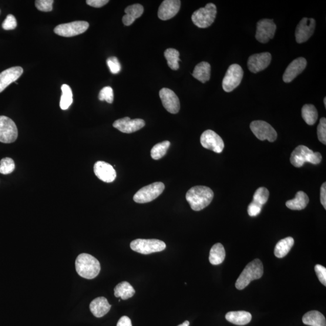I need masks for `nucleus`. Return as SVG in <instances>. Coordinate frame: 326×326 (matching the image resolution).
Segmentation results:
<instances>
[{"label": "nucleus", "instance_id": "6", "mask_svg": "<svg viewBox=\"0 0 326 326\" xmlns=\"http://www.w3.org/2000/svg\"><path fill=\"white\" fill-rule=\"evenodd\" d=\"M130 247L131 249L137 253L149 254L165 250L166 245L160 240L138 238L131 242Z\"/></svg>", "mask_w": 326, "mask_h": 326}, {"label": "nucleus", "instance_id": "15", "mask_svg": "<svg viewBox=\"0 0 326 326\" xmlns=\"http://www.w3.org/2000/svg\"><path fill=\"white\" fill-rule=\"evenodd\" d=\"M271 59V55L268 52L254 54L248 59V69L251 72L253 73H257L263 71L270 66Z\"/></svg>", "mask_w": 326, "mask_h": 326}, {"label": "nucleus", "instance_id": "20", "mask_svg": "<svg viewBox=\"0 0 326 326\" xmlns=\"http://www.w3.org/2000/svg\"><path fill=\"white\" fill-rule=\"evenodd\" d=\"M180 7V0H165L160 6L158 16L163 21L172 18L179 12Z\"/></svg>", "mask_w": 326, "mask_h": 326}, {"label": "nucleus", "instance_id": "40", "mask_svg": "<svg viewBox=\"0 0 326 326\" xmlns=\"http://www.w3.org/2000/svg\"><path fill=\"white\" fill-rule=\"evenodd\" d=\"M107 66H108L110 72L114 75H117L121 70V66L118 59L115 56L110 57L106 60Z\"/></svg>", "mask_w": 326, "mask_h": 326}, {"label": "nucleus", "instance_id": "10", "mask_svg": "<svg viewBox=\"0 0 326 326\" xmlns=\"http://www.w3.org/2000/svg\"><path fill=\"white\" fill-rule=\"evenodd\" d=\"M18 135L15 122L8 117L0 116V142L12 143L17 139Z\"/></svg>", "mask_w": 326, "mask_h": 326}, {"label": "nucleus", "instance_id": "29", "mask_svg": "<svg viewBox=\"0 0 326 326\" xmlns=\"http://www.w3.org/2000/svg\"><path fill=\"white\" fill-rule=\"evenodd\" d=\"M294 238L288 237L281 240L275 245L274 254L278 258H283L286 256L293 247Z\"/></svg>", "mask_w": 326, "mask_h": 326}, {"label": "nucleus", "instance_id": "19", "mask_svg": "<svg viewBox=\"0 0 326 326\" xmlns=\"http://www.w3.org/2000/svg\"><path fill=\"white\" fill-rule=\"evenodd\" d=\"M307 66V60L302 57L294 59L286 69L283 76L285 83H290L304 71Z\"/></svg>", "mask_w": 326, "mask_h": 326}, {"label": "nucleus", "instance_id": "17", "mask_svg": "<svg viewBox=\"0 0 326 326\" xmlns=\"http://www.w3.org/2000/svg\"><path fill=\"white\" fill-rule=\"evenodd\" d=\"M144 126H145V122L143 119L132 120L128 117L117 120L113 123V126L115 128L122 133L126 134L136 132L143 128Z\"/></svg>", "mask_w": 326, "mask_h": 326}, {"label": "nucleus", "instance_id": "32", "mask_svg": "<svg viewBox=\"0 0 326 326\" xmlns=\"http://www.w3.org/2000/svg\"><path fill=\"white\" fill-rule=\"evenodd\" d=\"M62 96L60 97V107L62 110H66L73 103V93L71 88L67 84L61 86Z\"/></svg>", "mask_w": 326, "mask_h": 326}, {"label": "nucleus", "instance_id": "21", "mask_svg": "<svg viewBox=\"0 0 326 326\" xmlns=\"http://www.w3.org/2000/svg\"><path fill=\"white\" fill-rule=\"evenodd\" d=\"M23 73V69L21 67H11L0 73V93L18 80Z\"/></svg>", "mask_w": 326, "mask_h": 326}, {"label": "nucleus", "instance_id": "46", "mask_svg": "<svg viewBox=\"0 0 326 326\" xmlns=\"http://www.w3.org/2000/svg\"><path fill=\"white\" fill-rule=\"evenodd\" d=\"M117 326H133V325L131 319L127 316H123L120 318Z\"/></svg>", "mask_w": 326, "mask_h": 326}, {"label": "nucleus", "instance_id": "45", "mask_svg": "<svg viewBox=\"0 0 326 326\" xmlns=\"http://www.w3.org/2000/svg\"><path fill=\"white\" fill-rule=\"evenodd\" d=\"M320 201L322 206L326 209V183L322 184L320 190Z\"/></svg>", "mask_w": 326, "mask_h": 326}, {"label": "nucleus", "instance_id": "14", "mask_svg": "<svg viewBox=\"0 0 326 326\" xmlns=\"http://www.w3.org/2000/svg\"><path fill=\"white\" fill-rule=\"evenodd\" d=\"M315 20L313 18H303L295 30V39L298 44L307 42L314 34L315 29Z\"/></svg>", "mask_w": 326, "mask_h": 326}, {"label": "nucleus", "instance_id": "28", "mask_svg": "<svg viewBox=\"0 0 326 326\" xmlns=\"http://www.w3.org/2000/svg\"><path fill=\"white\" fill-rule=\"evenodd\" d=\"M136 291L134 288L127 281H122L114 288V295L116 297H121L125 300L134 296Z\"/></svg>", "mask_w": 326, "mask_h": 326}, {"label": "nucleus", "instance_id": "26", "mask_svg": "<svg viewBox=\"0 0 326 326\" xmlns=\"http://www.w3.org/2000/svg\"><path fill=\"white\" fill-rule=\"evenodd\" d=\"M192 76L202 83H206L210 79L211 66L209 63L201 62L194 67Z\"/></svg>", "mask_w": 326, "mask_h": 326}, {"label": "nucleus", "instance_id": "35", "mask_svg": "<svg viewBox=\"0 0 326 326\" xmlns=\"http://www.w3.org/2000/svg\"><path fill=\"white\" fill-rule=\"evenodd\" d=\"M269 196H270V192L267 188L261 187L255 191L253 201L261 206H264L267 203Z\"/></svg>", "mask_w": 326, "mask_h": 326}, {"label": "nucleus", "instance_id": "30", "mask_svg": "<svg viewBox=\"0 0 326 326\" xmlns=\"http://www.w3.org/2000/svg\"><path fill=\"white\" fill-rule=\"evenodd\" d=\"M226 258V250L223 245L218 243L211 248L209 255V261L213 265H220Z\"/></svg>", "mask_w": 326, "mask_h": 326}, {"label": "nucleus", "instance_id": "4", "mask_svg": "<svg viewBox=\"0 0 326 326\" xmlns=\"http://www.w3.org/2000/svg\"><path fill=\"white\" fill-rule=\"evenodd\" d=\"M322 156L320 153H314L308 147L298 146L292 153L290 161L295 167H301L306 163L318 164L321 163Z\"/></svg>", "mask_w": 326, "mask_h": 326}, {"label": "nucleus", "instance_id": "36", "mask_svg": "<svg viewBox=\"0 0 326 326\" xmlns=\"http://www.w3.org/2000/svg\"><path fill=\"white\" fill-rule=\"evenodd\" d=\"M15 169L14 161L11 158H5L0 161V173L3 175H8L12 173Z\"/></svg>", "mask_w": 326, "mask_h": 326}, {"label": "nucleus", "instance_id": "18", "mask_svg": "<svg viewBox=\"0 0 326 326\" xmlns=\"http://www.w3.org/2000/svg\"><path fill=\"white\" fill-rule=\"evenodd\" d=\"M94 172L99 180L107 183L113 182L117 176L114 167L105 161H97L94 166Z\"/></svg>", "mask_w": 326, "mask_h": 326}, {"label": "nucleus", "instance_id": "41", "mask_svg": "<svg viewBox=\"0 0 326 326\" xmlns=\"http://www.w3.org/2000/svg\"><path fill=\"white\" fill-rule=\"evenodd\" d=\"M17 26V22L14 16L10 14L7 16L4 22L3 23V29L6 30L15 29Z\"/></svg>", "mask_w": 326, "mask_h": 326}, {"label": "nucleus", "instance_id": "7", "mask_svg": "<svg viewBox=\"0 0 326 326\" xmlns=\"http://www.w3.org/2000/svg\"><path fill=\"white\" fill-rule=\"evenodd\" d=\"M165 186L163 183L156 182L142 188L134 194L133 199L137 203L144 204L156 200L163 192Z\"/></svg>", "mask_w": 326, "mask_h": 326}, {"label": "nucleus", "instance_id": "2", "mask_svg": "<svg viewBox=\"0 0 326 326\" xmlns=\"http://www.w3.org/2000/svg\"><path fill=\"white\" fill-rule=\"evenodd\" d=\"M75 266L77 274L89 280L96 278L101 269L99 260L93 255L86 253L80 254L77 256Z\"/></svg>", "mask_w": 326, "mask_h": 326}, {"label": "nucleus", "instance_id": "13", "mask_svg": "<svg viewBox=\"0 0 326 326\" xmlns=\"http://www.w3.org/2000/svg\"><path fill=\"white\" fill-rule=\"evenodd\" d=\"M276 29L277 27L273 19L260 20L257 24L255 38L261 43H267L274 38Z\"/></svg>", "mask_w": 326, "mask_h": 326}, {"label": "nucleus", "instance_id": "34", "mask_svg": "<svg viewBox=\"0 0 326 326\" xmlns=\"http://www.w3.org/2000/svg\"><path fill=\"white\" fill-rule=\"evenodd\" d=\"M170 145V143L169 141H164L163 142L156 144L151 149V157L156 160L161 159L165 156Z\"/></svg>", "mask_w": 326, "mask_h": 326}, {"label": "nucleus", "instance_id": "38", "mask_svg": "<svg viewBox=\"0 0 326 326\" xmlns=\"http://www.w3.org/2000/svg\"><path fill=\"white\" fill-rule=\"evenodd\" d=\"M53 0H37L35 6L40 11L50 12L53 10Z\"/></svg>", "mask_w": 326, "mask_h": 326}, {"label": "nucleus", "instance_id": "9", "mask_svg": "<svg viewBox=\"0 0 326 326\" xmlns=\"http://www.w3.org/2000/svg\"><path fill=\"white\" fill-rule=\"evenodd\" d=\"M250 129L258 140H267L270 142H274L277 139L276 131L273 126L265 121H253L250 124Z\"/></svg>", "mask_w": 326, "mask_h": 326}, {"label": "nucleus", "instance_id": "5", "mask_svg": "<svg viewBox=\"0 0 326 326\" xmlns=\"http://www.w3.org/2000/svg\"><path fill=\"white\" fill-rule=\"evenodd\" d=\"M216 14V5L213 3H208L204 8H201L193 13L191 20L198 28H207L213 24Z\"/></svg>", "mask_w": 326, "mask_h": 326}, {"label": "nucleus", "instance_id": "8", "mask_svg": "<svg viewBox=\"0 0 326 326\" xmlns=\"http://www.w3.org/2000/svg\"><path fill=\"white\" fill-rule=\"evenodd\" d=\"M244 71L238 64H232L228 69L223 81V88L225 92L230 93L240 85L243 80Z\"/></svg>", "mask_w": 326, "mask_h": 326}, {"label": "nucleus", "instance_id": "12", "mask_svg": "<svg viewBox=\"0 0 326 326\" xmlns=\"http://www.w3.org/2000/svg\"><path fill=\"white\" fill-rule=\"evenodd\" d=\"M201 143L204 148L220 154L224 148V143L222 138L212 130H207L202 134Z\"/></svg>", "mask_w": 326, "mask_h": 326}, {"label": "nucleus", "instance_id": "27", "mask_svg": "<svg viewBox=\"0 0 326 326\" xmlns=\"http://www.w3.org/2000/svg\"><path fill=\"white\" fill-rule=\"evenodd\" d=\"M302 322L310 326H326L324 316L317 311H311L307 312L302 317Z\"/></svg>", "mask_w": 326, "mask_h": 326}, {"label": "nucleus", "instance_id": "44", "mask_svg": "<svg viewBox=\"0 0 326 326\" xmlns=\"http://www.w3.org/2000/svg\"><path fill=\"white\" fill-rule=\"evenodd\" d=\"M86 4L93 8H100L109 3L108 0H87Z\"/></svg>", "mask_w": 326, "mask_h": 326}, {"label": "nucleus", "instance_id": "47", "mask_svg": "<svg viewBox=\"0 0 326 326\" xmlns=\"http://www.w3.org/2000/svg\"><path fill=\"white\" fill-rule=\"evenodd\" d=\"M189 324H190L189 321H184L183 322V323L181 324L180 325H178V326H189Z\"/></svg>", "mask_w": 326, "mask_h": 326}, {"label": "nucleus", "instance_id": "43", "mask_svg": "<svg viewBox=\"0 0 326 326\" xmlns=\"http://www.w3.org/2000/svg\"><path fill=\"white\" fill-rule=\"evenodd\" d=\"M263 206L252 201L248 207V213L251 217L257 216L262 211Z\"/></svg>", "mask_w": 326, "mask_h": 326}, {"label": "nucleus", "instance_id": "39", "mask_svg": "<svg viewBox=\"0 0 326 326\" xmlns=\"http://www.w3.org/2000/svg\"><path fill=\"white\" fill-rule=\"evenodd\" d=\"M318 139L324 145L326 144V120L322 117L317 127Z\"/></svg>", "mask_w": 326, "mask_h": 326}, {"label": "nucleus", "instance_id": "48", "mask_svg": "<svg viewBox=\"0 0 326 326\" xmlns=\"http://www.w3.org/2000/svg\"><path fill=\"white\" fill-rule=\"evenodd\" d=\"M324 103L325 107H326V98H325V97H324Z\"/></svg>", "mask_w": 326, "mask_h": 326}, {"label": "nucleus", "instance_id": "25", "mask_svg": "<svg viewBox=\"0 0 326 326\" xmlns=\"http://www.w3.org/2000/svg\"><path fill=\"white\" fill-rule=\"evenodd\" d=\"M309 202V197L304 191H299L294 199L289 200L286 206L292 210H301L307 207Z\"/></svg>", "mask_w": 326, "mask_h": 326}, {"label": "nucleus", "instance_id": "11", "mask_svg": "<svg viewBox=\"0 0 326 326\" xmlns=\"http://www.w3.org/2000/svg\"><path fill=\"white\" fill-rule=\"evenodd\" d=\"M89 28V23L84 21H77L56 26L54 32L63 37H72L82 34Z\"/></svg>", "mask_w": 326, "mask_h": 326}, {"label": "nucleus", "instance_id": "37", "mask_svg": "<svg viewBox=\"0 0 326 326\" xmlns=\"http://www.w3.org/2000/svg\"><path fill=\"white\" fill-rule=\"evenodd\" d=\"M99 99L100 101H106L107 103H112L114 101V92L112 87L105 86L101 90Z\"/></svg>", "mask_w": 326, "mask_h": 326}, {"label": "nucleus", "instance_id": "1", "mask_svg": "<svg viewBox=\"0 0 326 326\" xmlns=\"http://www.w3.org/2000/svg\"><path fill=\"white\" fill-rule=\"evenodd\" d=\"M214 193L210 188L198 186L187 191L186 198L191 209L200 211L207 207L212 201Z\"/></svg>", "mask_w": 326, "mask_h": 326}, {"label": "nucleus", "instance_id": "42", "mask_svg": "<svg viewBox=\"0 0 326 326\" xmlns=\"http://www.w3.org/2000/svg\"><path fill=\"white\" fill-rule=\"evenodd\" d=\"M315 271L319 280L325 287L326 286V268L321 265H315Z\"/></svg>", "mask_w": 326, "mask_h": 326}, {"label": "nucleus", "instance_id": "24", "mask_svg": "<svg viewBox=\"0 0 326 326\" xmlns=\"http://www.w3.org/2000/svg\"><path fill=\"white\" fill-rule=\"evenodd\" d=\"M226 318L232 324L244 325L251 321L252 315L250 312L247 311H232L228 312Z\"/></svg>", "mask_w": 326, "mask_h": 326}, {"label": "nucleus", "instance_id": "33", "mask_svg": "<svg viewBox=\"0 0 326 326\" xmlns=\"http://www.w3.org/2000/svg\"><path fill=\"white\" fill-rule=\"evenodd\" d=\"M164 56L167 60L168 66L173 70L179 69L180 53L174 49H168L164 52Z\"/></svg>", "mask_w": 326, "mask_h": 326}, {"label": "nucleus", "instance_id": "3", "mask_svg": "<svg viewBox=\"0 0 326 326\" xmlns=\"http://www.w3.org/2000/svg\"><path fill=\"white\" fill-rule=\"evenodd\" d=\"M264 274V266L259 259H255L248 264L242 272L236 282V288L243 290L252 281L259 279Z\"/></svg>", "mask_w": 326, "mask_h": 326}, {"label": "nucleus", "instance_id": "22", "mask_svg": "<svg viewBox=\"0 0 326 326\" xmlns=\"http://www.w3.org/2000/svg\"><path fill=\"white\" fill-rule=\"evenodd\" d=\"M112 308L107 299L103 297L96 298L90 305L91 312L95 317L101 318L107 314Z\"/></svg>", "mask_w": 326, "mask_h": 326}, {"label": "nucleus", "instance_id": "16", "mask_svg": "<svg viewBox=\"0 0 326 326\" xmlns=\"http://www.w3.org/2000/svg\"><path fill=\"white\" fill-rule=\"evenodd\" d=\"M160 97L163 105L168 112L177 114L180 109V100L172 90L164 88L160 91Z\"/></svg>", "mask_w": 326, "mask_h": 326}, {"label": "nucleus", "instance_id": "23", "mask_svg": "<svg viewBox=\"0 0 326 326\" xmlns=\"http://www.w3.org/2000/svg\"><path fill=\"white\" fill-rule=\"evenodd\" d=\"M125 12L126 14L123 16L122 21L124 25L129 26L133 24L136 19L143 15L144 8L140 4L133 5L127 6Z\"/></svg>", "mask_w": 326, "mask_h": 326}, {"label": "nucleus", "instance_id": "31", "mask_svg": "<svg viewBox=\"0 0 326 326\" xmlns=\"http://www.w3.org/2000/svg\"><path fill=\"white\" fill-rule=\"evenodd\" d=\"M301 116L308 125H314L317 121L318 114L314 105L307 104L302 107Z\"/></svg>", "mask_w": 326, "mask_h": 326}]
</instances>
